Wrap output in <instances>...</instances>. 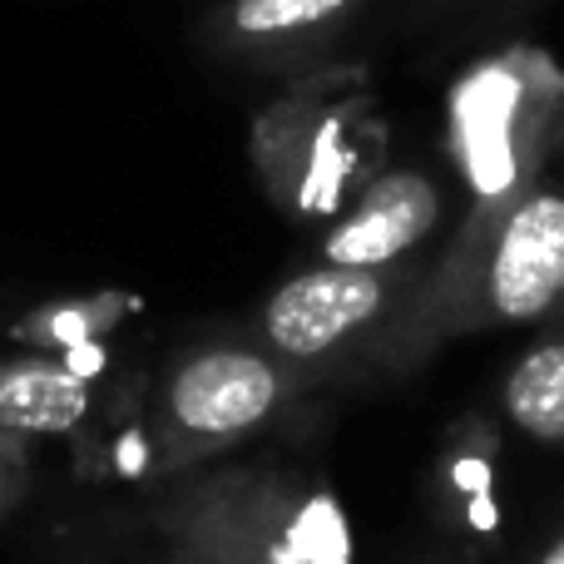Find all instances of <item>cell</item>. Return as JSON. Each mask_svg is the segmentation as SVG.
<instances>
[{
  "label": "cell",
  "instance_id": "obj_1",
  "mask_svg": "<svg viewBox=\"0 0 564 564\" xmlns=\"http://www.w3.org/2000/svg\"><path fill=\"white\" fill-rule=\"evenodd\" d=\"M381 307V278L371 268H322L302 273L268 302V337L288 357H317L337 347Z\"/></svg>",
  "mask_w": 564,
  "mask_h": 564
},
{
  "label": "cell",
  "instance_id": "obj_2",
  "mask_svg": "<svg viewBox=\"0 0 564 564\" xmlns=\"http://www.w3.org/2000/svg\"><path fill=\"white\" fill-rule=\"evenodd\" d=\"M490 297L510 322L540 317L564 297V198L540 194L510 214L490 263Z\"/></svg>",
  "mask_w": 564,
  "mask_h": 564
},
{
  "label": "cell",
  "instance_id": "obj_3",
  "mask_svg": "<svg viewBox=\"0 0 564 564\" xmlns=\"http://www.w3.org/2000/svg\"><path fill=\"white\" fill-rule=\"evenodd\" d=\"M278 401V377L248 351H208L174 381V416L194 436H234L263 421Z\"/></svg>",
  "mask_w": 564,
  "mask_h": 564
},
{
  "label": "cell",
  "instance_id": "obj_4",
  "mask_svg": "<svg viewBox=\"0 0 564 564\" xmlns=\"http://www.w3.org/2000/svg\"><path fill=\"white\" fill-rule=\"evenodd\" d=\"M436 224V188L416 174H391L361 198V208L327 238L337 268H377L406 253Z\"/></svg>",
  "mask_w": 564,
  "mask_h": 564
},
{
  "label": "cell",
  "instance_id": "obj_5",
  "mask_svg": "<svg viewBox=\"0 0 564 564\" xmlns=\"http://www.w3.org/2000/svg\"><path fill=\"white\" fill-rule=\"evenodd\" d=\"M85 381L50 361H25L0 377V426L6 431H65L85 416Z\"/></svg>",
  "mask_w": 564,
  "mask_h": 564
},
{
  "label": "cell",
  "instance_id": "obj_6",
  "mask_svg": "<svg viewBox=\"0 0 564 564\" xmlns=\"http://www.w3.org/2000/svg\"><path fill=\"white\" fill-rule=\"evenodd\" d=\"M506 406L535 441H564V341L520 357L506 381Z\"/></svg>",
  "mask_w": 564,
  "mask_h": 564
},
{
  "label": "cell",
  "instance_id": "obj_7",
  "mask_svg": "<svg viewBox=\"0 0 564 564\" xmlns=\"http://www.w3.org/2000/svg\"><path fill=\"white\" fill-rule=\"evenodd\" d=\"M347 0H238L234 25L243 35H288V30L317 25V20L337 15Z\"/></svg>",
  "mask_w": 564,
  "mask_h": 564
},
{
  "label": "cell",
  "instance_id": "obj_8",
  "mask_svg": "<svg viewBox=\"0 0 564 564\" xmlns=\"http://www.w3.org/2000/svg\"><path fill=\"white\" fill-rule=\"evenodd\" d=\"M124 307H129V302H119V297H99V302H85V307H55V312H40V317H30V327H20V337L85 341V337H95V332L115 327V317Z\"/></svg>",
  "mask_w": 564,
  "mask_h": 564
},
{
  "label": "cell",
  "instance_id": "obj_9",
  "mask_svg": "<svg viewBox=\"0 0 564 564\" xmlns=\"http://www.w3.org/2000/svg\"><path fill=\"white\" fill-rule=\"evenodd\" d=\"M540 564H564V540H560V545H555V550H550V555H545V560H540Z\"/></svg>",
  "mask_w": 564,
  "mask_h": 564
},
{
  "label": "cell",
  "instance_id": "obj_10",
  "mask_svg": "<svg viewBox=\"0 0 564 564\" xmlns=\"http://www.w3.org/2000/svg\"><path fill=\"white\" fill-rule=\"evenodd\" d=\"M0 456H6V451H0Z\"/></svg>",
  "mask_w": 564,
  "mask_h": 564
}]
</instances>
